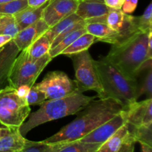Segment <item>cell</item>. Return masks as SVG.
Masks as SVG:
<instances>
[{
  "instance_id": "6da1fadb",
  "label": "cell",
  "mask_w": 152,
  "mask_h": 152,
  "mask_svg": "<svg viewBox=\"0 0 152 152\" xmlns=\"http://www.w3.org/2000/svg\"><path fill=\"white\" fill-rule=\"evenodd\" d=\"M124 110L120 102L111 98L94 99L78 113L75 120L43 141L54 144L79 140Z\"/></svg>"
},
{
  "instance_id": "7a4b0ae2",
  "label": "cell",
  "mask_w": 152,
  "mask_h": 152,
  "mask_svg": "<svg viewBox=\"0 0 152 152\" xmlns=\"http://www.w3.org/2000/svg\"><path fill=\"white\" fill-rule=\"evenodd\" d=\"M148 34L138 31L128 38L111 45L108 53L102 58L125 75L138 80L142 71L151 68L152 56L148 53Z\"/></svg>"
},
{
  "instance_id": "3957f363",
  "label": "cell",
  "mask_w": 152,
  "mask_h": 152,
  "mask_svg": "<svg viewBox=\"0 0 152 152\" xmlns=\"http://www.w3.org/2000/svg\"><path fill=\"white\" fill-rule=\"evenodd\" d=\"M94 62L102 89L101 99H114L120 102L125 110L129 105L137 101L138 80L125 75L102 57Z\"/></svg>"
},
{
  "instance_id": "277c9868",
  "label": "cell",
  "mask_w": 152,
  "mask_h": 152,
  "mask_svg": "<svg viewBox=\"0 0 152 152\" xmlns=\"http://www.w3.org/2000/svg\"><path fill=\"white\" fill-rule=\"evenodd\" d=\"M97 96H88L77 92L66 97L48 99L42 103L39 109L28 116L29 119L19 127L21 134L25 137L30 131L48 122L77 114Z\"/></svg>"
},
{
  "instance_id": "5b68a950",
  "label": "cell",
  "mask_w": 152,
  "mask_h": 152,
  "mask_svg": "<svg viewBox=\"0 0 152 152\" xmlns=\"http://www.w3.org/2000/svg\"><path fill=\"white\" fill-rule=\"evenodd\" d=\"M51 59L49 53H47L37 61H33L29 58L27 48L21 50L15 58L7 75L9 86L15 89L22 85L31 88Z\"/></svg>"
},
{
  "instance_id": "8992f818",
  "label": "cell",
  "mask_w": 152,
  "mask_h": 152,
  "mask_svg": "<svg viewBox=\"0 0 152 152\" xmlns=\"http://www.w3.org/2000/svg\"><path fill=\"white\" fill-rule=\"evenodd\" d=\"M31 112L30 105L19 97L16 89L10 86L0 88V125L7 128H19Z\"/></svg>"
},
{
  "instance_id": "52a82bcc",
  "label": "cell",
  "mask_w": 152,
  "mask_h": 152,
  "mask_svg": "<svg viewBox=\"0 0 152 152\" xmlns=\"http://www.w3.org/2000/svg\"><path fill=\"white\" fill-rule=\"evenodd\" d=\"M68 56L73 62L76 78L74 81L79 91L82 93L86 91H94L97 94V97L101 99L102 89L94 66V59L88 50Z\"/></svg>"
},
{
  "instance_id": "ba28073f",
  "label": "cell",
  "mask_w": 152,
  "mask_h": 152,
  "mask_svg": "<svg viewBox=\"0 0 152 152\" xmlns=\"http://www.w3.org/2000/svg\"><path fill=\"white\" fill-rule=\"evenodd\" d=\"M33 86L42 91L47 99H61L80 92L75 81L71 80L65 73L60 71L48 73L39 83Z\"/></svg>"
},
{
  "instance_id": "9c48e42d",
  "label": "cell",
  "mask_w": 152,
  "mask_h": 152,
  "mask_svg": "<svg viewBox=\"0 0 152 152\" xmlns=\"http://www.w3.org/2000/svg\"><path fill=\"white\" fill-rule=\"evenodd\" d=\"M80 0H48L42 14V19L49 28L75 13Z\"/></svg>"
},
{
  "instance_id": "30bf717a",
  "label": "cell",
  "mask_w": 152,
  "mask_h": 152,
  "mask_svg": "<svg viewBox=\"0 0 152 152\" xmlns=\"http://www.w3.org/2000/svg\"><path fill=\"white\" fill-rule=\"evenodd\" d=\"M126 123L130 127L152 125V98L133 102L124 110Z\"/></svg>"
},
{
  "instance_id": "8fae6325",
  "label": "cell",
  "mask_w": 152,
  "mask_h": 152,
  "mask_svg": "<svg viewBox=\"0 0 152 152\" xmlns=\"http://www.w3.org/2000/svg\"><path fill=\"white\" fill-rule=\"evenodd\" d=\"M124 124H126V117L124 111H123L79 140L88 143L102 144L114 135Z\"/></svg>"
},
{
  "instance_id": "7c38bea8",
  "label": "cell",
  "mask_w": 152,
  "mask_h": 152,
  "mask_svg": "<svg viewBox=\"0 0 152 152\" xmlns=\"http://www.w3.org/2000/svg\"><path fill=\"white\" fill-rule=\"evenodd\" d=\"M48 29V25L41 18L32 25L20 30L12 39L21 51L28 48Z\"/></svg>"
},
{
  "instance_id": "4fadbf2b",
  "label": "cell",
  "mask_w": 152,
  "mask_h": 152,
  "mask_svg": "<svg viewBox=\"0 0 152 152\" xmlns=\"http://www.w3.org/2000/svg\"><path fill=\"white\" fill-rule=\"evenodd\" d=\"M109 9L102 0H80L75 13L82 20L86 22L105 16Z\"/></svg>"
},
{
  "instance_id": "5bb4252c",
  "label": "cell",
  "mask_w": 152,
  "mask_h": 152,
  "mask_svg": "<svg viewBox=\"0 0 152 152\" xmlns=\"http://www.w3.org/2000/svg\"><path fill=\"white\" fill-rule=\"evenodd\" d=\"M19 52L13 39L0 48V87L7 82L12 64Z\"/></svg>"
},
{
  "instance_id": "9a60e30c",
  "label": "cell",
  "mask_w": 152,
  "mask_h": 152,
  "mask_svg": "<svg viewBox=\"0 0 152 152\" xmlns=\"http://www.w3.org/2000/svg\"><path fill=\"white\" fill-rule=\"evenodd\" d=\"M86 29L88 34L96 38L97 42L115 44L120 41L119 34L111 29L106 23L103 22H91L86 25Z\"/></svg>"
},
{
  "instance_id": "2e32d148",
  "label": "cell",
  "mask_w": 152,
  "mask_h": 152,
  "mask_svg": "<svg viewBox=\"0 0 152 152\" xmlns=\"http://www.w3.org/2000/svg\"><path fill=\"white\" fill-rule=\"evenodd\" d=\"M26 141L25 137L21 134L19 128H11L8 132L0 136V151L19 152Z\"/></svg>"
},
{
  "instance_id": "e0dca14e",
  "label": "cell",
  "mask_w": 152,
  "mask_h": 152,
  "mask_svg": "<svg viewBox=\"0 0 152 152\" xmlns=\"http://www.w3.org/2000/svg\"><path fill=\"white\" fill-rule=\"evenodd\" d=\"M48 1L38 7H30L28 6L23 10L13 15V17L21 30L32 25L33 23L41 19L42 11L47 5Z\"/></svg>"
},
{
  "instance_id": "ac0fdd59",
  "label": "cell",
  "mask_w": 152,
  "mask_h": 152,
  "mask_svg": "<svg viewBox=\"0 0 152 152\" xmlns=\"http://www.w3.org/2000/svg\"><path fill=\"white\" fill-rule=\"evenodd\" d=\"M101 144L88 143L80 140L53 144L49 152H95Z\"/></svg>"
},
{
  "instance_id": "d6986e66",
  "label": "cell",
  "mask_w": 152,
  "mask_h": 152,
  "mask_svg": "<svg viewBox=\"0 0 152 152\" xmlns=\"http://www.w3.org/2000/svg\"><path fill=\"white\" fill-rule=\"evenodd\" d=\"M129 133L128 125L124 124L114 135L101 144L95 152H117Z\"/></svg>"
},
{
  "instance_id": "ffe728a7",
  "label": "cell",
  "mask_w": 152,
  "mask_h": 152,
  "mask_svg": "<svg viewBox=\"0 0 152 152\" xmlns=\"http://www.w3.org/2000/svg\"><path fill=\"white\" fill-rule=\"evenodd\" d=\"M96 42H97L96 37L91 35L90 34L86 33L74 40L68 47H67L62 52L61 54L68 56V55L80 53L84 50H88L89 48Z\"/></svg>"
},
{
  "instance_id": "44dd1931",
  "label": "cell",
  "mask_w": 152,
  "mask_h": 152,
  "mask_svg": "<svg viewBox=\"0 0 152 152\" xmlns=\"http://www.w3.org/2000/svg\"><path fill=\"white\" fill-rule=\"evenodd\" d=\"M50 49V42L45 34H43L30 45L27 50L30 59L33 61H37L42 56L48 53Z\"/></svg>"
},
{
  "instance_id": "7402d4cb",
  "label": "cell",
  "mask_w": 152,
  "mask_h": 152,
  "mask_svg": "<svg viewBox=\"0 0 152 152\" xmlns=\"http://www.w3.org/2000/svg\"><path fill=\"white\" fill-rule=\"evenodd\" d=\"M80 21H82V19L80 17H79L76 13H72L70 16H67V17L64 18L63 19L59 21V22H57L56 24H55L53 26L49 28V29L48 30L45 32L46 37L48 38L49 41L50 42V44L53 42V40L59 35V34L62 32L65 28H68L71 25H74V24L77 23Z\"/></svg>"
},
{
  "instance_id": "603a6c76",
  "label": "cell",
  "mask_w": 152,
  "mask_h": 152,
  "mask_svg": "<svg viewBox=\"0 0 152 152\" xmlns=\"http://www.w3.org/2000/svg\"><path fill=\"white\" fill-rule=\"evenodd\" d=\"M86 33H87V31H86V27H84V28L75 30V31H72L71 33L68 34L65 37H64L62 38V39L56 45H55L54 47L51 48L50 49L48 53L50 57L53 59V58L60 55L62 53V52L67 47H68L74 40H76L79 37L82 36L83 34H86Z\"/></svg>"
},
{
  "instance_id": "cb8c5ba5",
  "label": "cell",
  "mask_w": 152,
  "mask_h": 152,
  "mask_svg": "<svg viewBox=\"0 0 152 152\" xmlns=\"http://www.w3.org/2000/svg\"><path fill=\"white\" fill-rule=\"evenodd\" d=\"M129 129L135 142L152 146V125L135 128L129 126Z\"/></svg>"
},
{
  "instance_id": "d4e9b609",
  "label": "cell",
  "mask_w": 152,
  "mask_h": 152,
  "mask_svg": "<svg viewBox=\"0 0 152 152\" xmlns=\"http://www.w3.org/2000/svg\"><path fill=\"white\" fill-rule=\"evenodd\" d=\"M20 30L13 16L1 15L0 17V34L10 36L13 38Z\"/></svg>"
},
{
  "instance_id": "484cf974",
  "label": "cell",
  "mask_w": 152,
  "mask_h": 152,
  "mask_svg": "<svg viewBox=\"0 0 152 152\" xmlns=\"http://www.w3.org/2000/svg\"><path fill=\"white\" fill-rule=\"evenodd\" d=\"M28 7V0H12L0 4V15L13 16Z\"/></svg>"
},
{
  "instance_id": "4316f807",
  "label": "cell",
  "mask_w": 152,
  "mask_h": 152,
  "mask_svg": "<svg viewBox=\"0 0 152 152\" xmlns=\"http://www.w3.org/2000/svg\"><path fill=\"white\" fill-rule=\"evenodd\" d=\"M145 72V75L141 82H137V98L143 94L148 95V98H151L152 96V68H148Z\"/></svg>"
},
{
  "instance_id": "83f0119b",
  "label": "cell",
  "mask_w": 152,
  "mask_h": 152,
  "mask_svg": "<svg viewBox=\"0 0 152 152\" xmlns=\"http://www.w3.org/2000/svg\"><path fill=\"white\" fill-rule=\"evenodd\" d=\"M137 25L141 32L148 34L152 31V2L149 3L142 16H137Z\"/></svg>"
},
{
  "instance_id": "f1b7e54d",
  "label": "cell",
  "mask_w": 152,
  "mask_h": 152,
  "mask_svg": "<svg viewBox=\"0 0 152 152\" xmlns=\"http://www.w3.org/2000/svg\"><path fill=\"white\" fill-rule=\"evenodd\" d=\"M53 144L46 143L44 141L35 142L27 140L22 150L19 152H49Z\"/></svg>"
},
{
  "instance_id": "f546056e",
  "label": "cell",
  "mask_w": 152,
  "mask_h": 152,
  "mask_svg": "<svg viewBox=\"0 0 152 152\" xmlns=\"http://www.w3.org/2000/svg\"><path fill=\"white\" fill-rule=\"evenodd\" d=\"M25 99L29 105H40L47 100V98L42 91L32 86Z\"/></svg>"
},
{
  "instance_id": "4dcf8cb0",
  "label": "cell",
  "mask_w": 152,
  "mask_h": 152,
  "mask_svg": "<svg viewBox=\"0 0 152 152\" xmlns=\"http://www.w3.org/2000/svg\"><path fill=\"white\" fill-rule=\"evenodd\" d=\"M135 143L136 142L129 132V134L123 141L120 148L117 152H134Z\"/></svg>"
},
{
  "instance_id": "1f68e13d",
  "label": "cell",
  "mask_w": 152,
  "mask_h": 152,
  "mask_svg": "<svg viewBox=\"0 0 152 152\" xmlns=\"http://www.w3.org/2000/svg\"><path fill=\"white\" fill-rule=\"evenodd\" d=\"M137 3L138 0H125L121 10L125 13L131 14L136 10Z\"/></svg>"
},
{
  "instance_id": "d6a6232c",
  "label": "cell",
  "mask_w": 152,
  "mask_h": 152,
  "mask_svg": "<svg viewBox=\"0 0 152 152\" xmlns=\"http://www.w3.org/2000/svg\"><path fill=\"white\" fill-rule=\"evenodd\" d=\"M105 5L111 9H121L125 0H102Z\"/></svg>"
},
{
  "instance_id": "836d02e7",
  "label": "cell",
  "mask_w": 152,
  "mask_h": 152,
  "mask_svg": "<svg viewBox=\"0 0 152 152\" xmlns=\"http://www.w3.org/2000/svg\"><path fill=\"white\" fill-rule=\"evenodd\" d=\"M30 89H31V88L28 86L22 85V86H20L19 87H18L17 88H16V92L19 97L24 98V99H25V96L28 95Z\"/></svg>"
},
{
  "instance_id": "e575fe53",
  "label": "cell",
  "mask_w": 152,
  "mask_h": 152,
  "mask_svg": "<svg viewBox=\"0 0 152 152\" xmlns=\"http://www.w3.org/2000/svg\"><path fill=\"white\" fill-rule=\"evenodd\" d=\"M48 0H28V6L30 7H38L46 3Z\"/></svg>"
},
{
  "instance_id": "d590c367",
  "label": "cell",
  "mask_w": 152,
  "mask_h": 152,
  "mask_svg": "<svg viewBox=\"0 0 152 152\" xmlns=\"http://www.w3.org/2000/svg\"><path fill=\"white\" fill-rule=\"evenodd\" d=\"M12 37L8 35H2V34H0V48H2L4 45L7 44V42L12 40Z\"/></svg>"
},
{
  "instance_id": "8d00e7d4",
  "label": "cell",
  "mask_w": 152,
  "mask_h": 152,
  "mask_svg": "<svg viewBox=\"0 0 152 152\" xmlns=\"http://www.w3.org/2000/svg\"><path fill=\"white\" fill-rule=\"evenodd\" d=\"M141 145V152H152V146L144 143H140Z\"/></svg>"
},
{
  "instance_id": "74e56055",
  "label": "cell",
  "mask_w": 152,
  "mask_h": 152,
  "mask_svg": "<svg viewBox=\"0 0 152 152\" xmlns=\"http://www.w3.org/2000/svg\"><path fill=\"white\" fill-rule=\"evenodd\" d=\"M10 129H11V128H7V127H5V126L0 125V136L4 134L7 133V132H8Z\"/></svg>"
},
{
  "instance_id": "f35d334b",
  "label": "cell",
  "mask_w": 152,
  "mask_h": 152,
  "mask_svg": "<svg viewBox=\"0 0 152 152\" xmlns=\"http://www.w3.org/2000/svg\"><path fill=\"white\" fill-rule=\"evenodd\" d=\"M12 1V0H0V4L7 2V1Z\"/></svg>"
},
{
  "instance_id": "ab89813d",
  "label": "cell",
  "mask_w": 152,
  "mask_h": 152,
  "mask_svg": "<svg viewBox=\"0 0 152 152\" xmlns=\"http://www.w3.org/2000/svg\"><path fill=\"white\" fill-rule=\"evenodd\" d=\"M1 16V15H0V16Z\"/></svg>"
},
{
  "instance_id": "60d3db41",
  "label": "cell",
  "mask_w": 152,
  "mask_h": 152,
  "mask_svg": "<svg viewBox=\"0 0 152 152\" xmlns=\"http://www.w3.org/2000/svg\"><path fill=\"white\" fill-rule=\"evenodd\" d=\"M0 17H1V16H0Z\"/></svg>"
},
{
  "instance_id": "b9f144b4",
  "label": "cell",
  "mask_w": 152,
  "mask_h": 152,
  "mask_svg": "<svg viewBox=\"0 0 152 152\" xmlns=\"http://www.w3.org/2000/svg\"><path fill=\"white\" fill-rule=\"evenodd\" d=\"M0 152H1V151H0Z\"/></svg>"
}]
</instances>
